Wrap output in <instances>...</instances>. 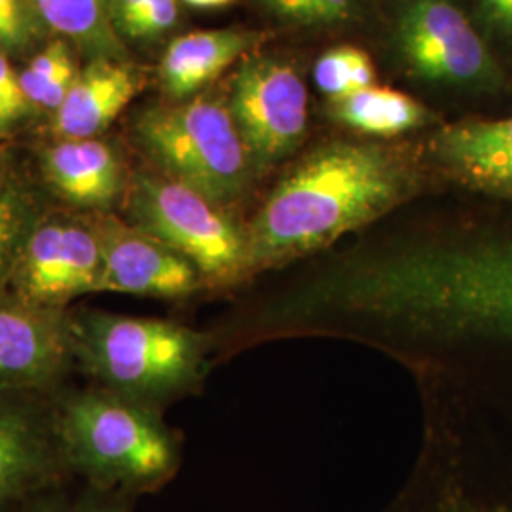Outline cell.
<instances>
[{
	"mask_svg": "<svg viewBox=\"0 0 512 512\" xmlns=\"http://www.w3.org/2000/svg\"><path fill=\"white\" fill-rule=\"evenodd\" d=\"M147 2L148 0H110V12H112L114 25L128 35L133 21L137 19Z\"/></svg>",
	"mask_w": 512,
	"mask_h": 512,
	"instance_id": "cell-27",
	"label": "cell"
},
{
	"mask_svg": "<svg viewBox=\"0 0 512 512\" xmlns=\"http://www.w3.org/2000/svg\"><path fill=\"white\" fill-rule=\"evenodd\" d=\"M63 482L27 501L16 512H128L126 497L97 490L90 484L80 494H63Z\"/></svg>",
	"mask_w": 512,
	"mask_h": 512,
	"instance_id": "cell-20",
	"label": "cell"
},
{
	"mask_svg": "<svg viewBox=\"0 0 512 512\" xmlns=\"http://www.w3.org/2000/svg\"><path fill=\"white\" fill-rule=\"evenodd\" d=\"M23 12L19 0H0V48L16 50L23 42Z\"/></svg>",
	"mask_w": 512,
	"mask_h": 512,
	"instance_id": "cell-25",
	"label": "cell"
},
{
	"mask_svg": "<svg viewBox=\"0 0 512 512\" xmlns=\"http://www.w3.org/2000/svg\"><path fill=\"white\" fill-rule=\"evenodd\" d=\"M315 84L330 101L344 99L351 93L374 86L376 69L370 55L351 46L334 48L321 55L313 69Z\"/></svg>",
	"mask_w": 512,
	"mask_h": 512,
	"instance_id": "cell-19",
	"label": "cell"
},
{
	"mask_svg": "<svg viewBox=\"0 0 512 512\" xmlns=\"http://www.w3.org/2000/svg\"><path fill=\"white\" fill-rule=\"evenodd\" d=\"M33 6L54 31L92 54L103 55V59L120 54L110 0H33Z\"/></svg>",
	"mask_w": 512,
	"mask_h": 512,
	"instance_id": "cell-17",
	"label": "cell"
},
{
	"mask_svg": "<svg viewBox=\"0 0 512 512\" xmlns=\"http://www.w3.org/2000/svg\"><path fill=\"white\" fill-rule=\"evenodd\" d=\"M410 179L376 145L336 141L315 148L275 186L247 230L251 268L308 255L384 215Z\"/></svg>",
	"mask_w": 512,
	"mask_h": 512,
	"instance_id": "cell-1",
	"label": "cell"
},
{
	"mask_svg": "<svg viewBox=\"0 0 512 512\" xmlns=\"http://www.w3.org/2000/svg\"><path fill=\"white\" fill-rule=\"evenodd\" d=\"M23 226L21 203L16 194H0V266L14 255Z\"/></svg>",
	"mask_w": 512,
	"mask_h": 512,
	"instance_id": "cell-24",
	"label": "cell"
},
{
	"mask_svg": "<svg viewBox=\"0 0 512 512\" xmlns=\"http://www.w3.org/2000/svg\"><path fill=\"white\" fill-rule=\"evenodd\" d=\"M71 349L103 384L122 395H160L196 378L202 338L160 319L82 313L69 321Z\"/></svg>",
	"mask_w": 512,
	"mask_h": 512,
	"instance_id": "cell-3",
	"label": "cell"
},
{
	"mask_svg": "<svg viewBox=\"0 0 512 512\" xmlns=\"http://www.w3.org/2000/svg\"><path fill=\"white\" fill-rule=\"evenodd\" d=\"M433 152L461 183L512 198V116L446 126Z\"/></svg>",
	"mask_w": 512,
	"mask_h": 512,
	"instance_id": "cell-12",
	"label": "cell"
},
{
	"mask_svg": "<svg viewBox=\"0 0 512 512\" xmlns=\"http://www.w3.org/2000/svg\"><path fill=\"white\" fill-rule=\"evenodd\" d=\"M27 95L21 88L18 74L12 71L8 59L0 54V129L12 126L27 110Z\"/></svg>",
	"mask_w": 512,
	"mask_h": 512,
	"instance_id": "cell-23",
	"label": "cell"
},
{
	"mask_svg": "<svg viewBox=\"0 0 512 512\" xmlns=\"http://www.w3.org/2000/svg\"><path fill=\"white\" fill-rule=\"evenodd\" d=\"M488 25L503 35H512V0H478Z\"/></svg>",
	"mask_w": 512,
	"mask_h": 512,
	"instance_id": "cell-26",
	"label": "cell"
},
{
	"mask_svg": "<svg viewBox=\"0 0 512 512\" xmlns=\"http://www.w3.org/2000/svg\"><path fill=\"white\" fill-rule=\"evenodd\" d=\"M330 112L336 122L376 137L401 135L420 128L429 118V112L414 97L376 84L330 101Z\"/></svg>",
	"mask_w": 512,
	"mask_h": 512,
	"instance_id": "cell-16",
	"label": "cell"
},
{
	"mask_svg": "<svg viewBox=\"0 0 512 512\" xmlns=\"http://www.w3.org/2000/svg\"><path fill=\"white\" fill-rule=\"evenodd\" d=\"M277 18L302 25L338 23L353 14L357 0H262Z\"/></svg>",
	"mask_w": 512,
	"mask_h": 512,
	"instance_id": "cell-21",
	"label": "cell"
},
{
	"mask_svg": "<svg viewBox=\"0 0 512 512\" xmlns=\"http://www.w3.org/2000/svg\"><path fill=\"white\" fill-rule=\"evenodd\" d=\"M133 226L186 258L202 279L228 283L249 264L247 232L219 203L167 177H139L129 196Z\"/></svg>",
	"mask_w": 512,
	"mask_h": 512,
	"instance_id": "cell-5",
	"label": "cell"
},
{
	"mask_svg": "<svg viewBox=\"0 0 512 512\" xmlns=\"http://www.w3.org/2000/svg\"><path fill=\"white\" fill-rule=\"evenodd\" d=\"M95 228L103 256L97 293L181 298L202 285L186 258L137 226L107 219Z\"/></svg>",
	"mask_w": 512,
	"mask_h": 512,
	"instance_id": "cell-9",
	"label": "cell"
},
{
	"mask_svg": "<svg viewBox=\"0 0 512 512\" xmlns=\"http://www.w3.org/2000/svg\"><path fill=\"white\" fill-rule=\"evenodd\" d=\"M186 4L190 6H196V8H220V6H226L234 0H184Z\"/></svg>",
	"mask_w": 512,
	"mask_h": 512,
	"instance_id": "cell-28",
	"label": "cell"
},
{
	"mask_svg": "<svg viewBox=\"0 0 512 512\" xmlns=\"http://www.w3.org/2000/svg\"><path fill=\"white\" fill-rule=\"evenodd\" d=\"M48 183L65 200L82 207H109L122 190V165L97 139H63L44 156Z\"/></svg>",
	"mask_w": 512,
	"mask_h": 512,
	"instance_id": "cell-14",
	"label": "cell"
},
{
	"mask_svg": "<svg viewBox=\"0 0 512 512\" xmlns=\"http://www.w3.org/2000/svg\"><path fill=\"white\" fill-rule=\"evenodd\" d=\"M55 439L69 473L124 497L156 488L177 463L169 435L120 393L74 395L61 410Z\"/></svg>",
	"mask_w": 512,
	"mask_h": 512,
	"instance_id": "cell-2",
	"label": "cell"
},
{
	"mask_svg": "<svg viewBox=\"0 0 512 512\" xmlns=\"http://www.w3.org/2000/svg\"><path fill=\"white\" fill-rule=\"evenodd\" d=\"M12 260L14 294L40 308L61 310L99 289L103 256L97 228L46 222L21 243Z\"/></svg>",
	"mask_w": 512,
	"mask_h": 512,
	"instance_id": "cell-8",
	"label": "cell"
},
{
	"mask_svg": "<svg viewBox=\"0 0 512 512\" xmlns=\"http://www.w3.org/2000/svg\"><path fill=\"white\" fill-rule=\"evenodd\" d=\"M141 88L131 67L99 59L78 74L63 105L55 110L54 129L65 139H95L109 128Z\"/></svg>",
	"mask_w": 512,
	"mask_h": 512,
	"instance_id": "cell-13",
	"label": "cell"
},
{
	"mask_svg": "<svg viewBox=\"0 0 512 512\" xmlns=\"http://www.w3.org/2000/svg\"><path fill=\"white\" fill-rule=\"evenodd\" d=\"M73 59L65 44L55 42L38 54L31 65L19 74L21 88L29 101L46 109L57 110L71 92L76 80Z\"/></svg>",
	"mask_w": 512,
	"mask_h": 512,
	"instance_id": "cell-18",
	"label": "cell"
},
{
	"mask_svg": "<svg viewBox=\"0 0 512 512\" xmlns=\"http://www.w3.org/2000/svg\"><path fill=\"white\" fill-rule=\"evenodd\" d=\"M69 353V321L61 310L40 308L16 294L0 298V391L50 382Z\"/></svg>",
	"mask_w": 512,
	"mask_h": 512,
	"instance_id": "cell-10",
	"label": "cell"
},
{
	"mask_svg": "<svg viewBox=\"0 0 512 512\" xmlns=\"http://www.w3.org/2000/svg\"><path fill=\"white\" fill-rule=\"evenodd\" d=\"M230 114L256 169L298 147L308 129V90L291 63L251 57L232 84Z\"/></svg>",
	"mask_w": 512,
	"mask_h": 512,
	"instance_id": "cell-6",
	"label": "cell"
},
{
	"mask_svg": "<svg viewBox=\"0 0 512 512\" xmlns=\"http://www.w3.org/2000/svg\"><path fill=\"white\" fill-rule=\"evenodd\" d=\"M67 473L55 433L42 429L29 408L0 395V512L18 511Z\"/></svg>",
	"mask_w": 512,
	"mask_h": 512,
	"instance_id": "cell-11",
	"label": "cell"
},
{
	"mask_svg": "<svg viewBox=\"0 0 512 512\" xmlns=\"http://www.w3.org/2000/svg\"><path fill=\"white\" fill-rule=\"evenodd\" d=\"M260 40L256 33L236 29L200 31L175 38L160 63L165 93L175 99L194 95Z\"/></svg>",
	"mask_w": 512,
	"mask_h": 512,
	"instance_id": "cell-15",
	"label": "cell"
},
{
	"mask_svg": "<svg viewBox=\"0 0 512 512\" xmlns=\"http://www.w3.org/2000/svg\"><path fill=\"white\" fill-rule=\"evenodd\" d=\"M177 14V0H148L128 35L133 38L162 37L175 25Z\"/></svg>",
	"mask_w": 512,
	"mask_h": 512,
	"instance_id": "cell-22",
	"label": "cell"
},
{
	"mask_svg": "<svg viewBox=\"0 0 512 512\" xmlns=\"http://www.w3.org/2000/svg\"><path fill=\"white\" fill-rule=\"evenodd\" d=\"M137 139L167 179L224 207L251 183L255 164L230 110L211 99L150 109L137 122Z\"/></svg>",
	"mask_w": 512,
	"mask_h": 512,
	"instance_id": "cell-4",
	"label": "cell"
},
{
	"mask_svg": "<svg viewBox=\"0 0 512 512\" xmlns=\"http://www.w3.org/2000/svg\"><path fill=\"white\" fill-rule=\"evenodd\" d=\"M397 44L408 67L429 82L475 86L497 76L484 40L450 0H404Z\"/></svg>",
	"mask_w": 512,
	"mask_h": 512,
	"instance_id": "cell-7",
	"label": "cell"
}]
</instances>
